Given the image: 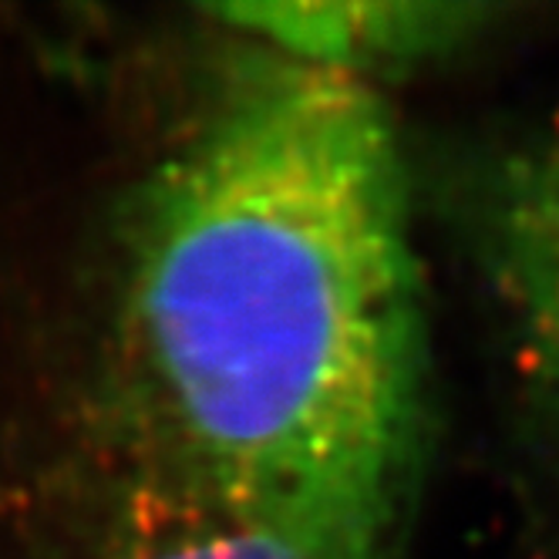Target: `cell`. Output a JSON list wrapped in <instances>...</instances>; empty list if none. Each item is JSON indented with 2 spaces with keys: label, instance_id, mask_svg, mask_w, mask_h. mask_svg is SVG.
Returning a JSON list of instances; mask_svg holds the SVG:
<instances>
[{
  "label": "cell",
  "instance_id": "6da1fadb",
  "mask_svg": "<svg viewBox=\"0 0 559 559\" xmlns=\"http://www.w3.org/2000/svg\"><path fill=\"white\" fill-rule=\"evenodd\" d=\"M126 331L203 499L297 559H384L421 438L408 186L368 82L270 58L142 189Z\"/></svg>",
  "mask_w": 559,
  "mask_h": 559
},
{
  "label": "cell",
  "instance_id": "7a4b0ae2",
  "mask_svg": "<svg viewBox=\"0 0 559 559\" xmlns=\"http://www.w3.org/2000/svg\"><path fill=\"white\" fill-rule=\"evenodd\" d=\"M483 213L489 273L519 350L559 412V139L512 155Z\"/></svg>",
  "mask_w": 559,
  "mask_h": 559
},
{
  "label": "cell",
  "instance_id": "3957f363",
  "mask_svg": "<svg viewBox=\"0 0 559 559\" xmlns=\"http://www.w3.org/2000/svg\"><path fill=\"white\" fill-rule=\"evenodd\" d=\"M270 58L365 82V71L452 48L475 31L468 4H233L216 11Z\"/></svg>",
  "mask_w": 559,
  "mask_h": 559
},
{
  "label": "cell",
  "instance_id": "277c9868",
  "mask_svg": "<svg viewBox=\"0 0 559 559\" xmlns=\"http://www.w3.org/2000/svg\"><path fill=\"white\" fill-rule=\"evenodd\" d=\"M78 559H297L270 536L236 523L206 499L199 512H142Z\"/></svg>",
  "mask_w": 559,
  "mask_h": 559
}]
</instances>
